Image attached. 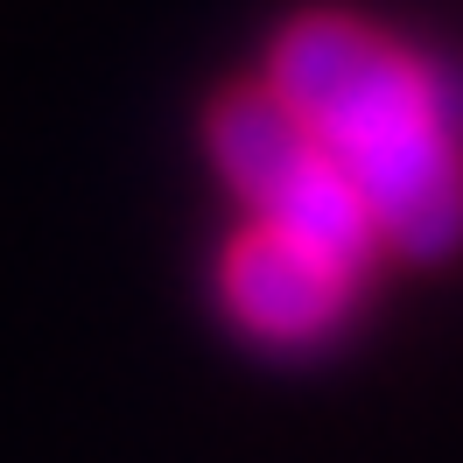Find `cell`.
I'll list each match as a JSON object with an SVG mask.
<instances>
[{"mask_svg":"<svg viewBox=\"0 0 463 463\" xmlns=\"http://www.w3.org/2000/svg\"><path fill=\"white\" fill-rule=\"evenodd\" d=\"M267 91L317 134L386 246H463V78L414 63L351 14H302L274 43Z\"/></svg>","mask_w":463,"mask_h":463,"instance_id":"1","label":"cell"},{"mask_svg":"<svg viewBox=\"0 0 463 463\" xmlns=\"http://www.w3.org/2000/svg\"><path fill=\"white\" fill-rule=\"evenodd\" d=\"M211 162L246 197L253 225H274L288 239H309L317 253L365 274L379 232L365 203L337 169V155L302 127L267 85H239L211 106Z\"/></svg>","mask_w":463,"mask_h":463,"instance_id":"2","label":"cell"},{"mask_svg":"<svg viewBox=\"0 0 463 463\" xmlns=\"http://www.w3.org/2000/svg\"><path fill=\"white\" fill-rule=\"evenodd\" d=\"M358 267L317 253L309 239H288L274 225H246L218 267L225 317L267 351H323L337 345L358 302Z\"/></svg>","mask_w":463,"mask_h":463,"instance_id":"3","label":"cell"}]
</instances>
